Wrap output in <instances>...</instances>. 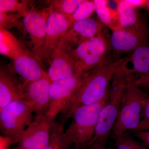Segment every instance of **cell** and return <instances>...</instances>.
I'll list each match as a JSON object with an SVG mask.
<instances>
[{"mask_svg": "<svg viewBox=\"0 0 149 149\" xmlns=\"http://www.w3.org/2000/svg\"><path fill=\"white\" fill-rule=\"evenodd\" d=\"M149 119V96L144 102L142 113L141 120H146Z\"/></svg>", "mask_w": 149, "mask_h": 149, "instance_id": "f546056e", "label": "cell"}, {"mask_svg": "<svg viewBox=\"0 0 149 149\" xmlns=\"http://www.w3.org/2000/svg\"><path fill=\"white\" fill-rule=\"evenodd\" d=\"M17 143L14 139L9 136H0V149H9L13 144Z\"/></svg>", "mask_w": 149, "mask_h": 149, "instance_id": "83f0119b", "label": "cell"}, {"mask_svg": "<svg viewBox=\"0 0 149 149\" xmlns=\"http://www.w3.org/2000/svg\"><path fill=\"white\" fill-rule=\"evenodd\" d=\"M142 8L144 9L149 12V0H146V2Z\"/></svg>", "mask_w": 149, "mask_h": 149, "instance_id": "836d02e7", "label": "cell"}, {"mask_svg": "<svg viewBox=\"0 0 149 149\" xmlns=\"http://www.w3.org/2000/svg\"><path fill=\"white\" fill-rule=\"evenodd\" d=\"M116 5L119 29L128 28L136 25L142 17L136 8L127 0L114 1Z\"/></svg>", "mask_w": 149, "mask_h": 149, "instance_id": "ac0fdd59", "label": "cell"}, {"mask_svg": "<svg viewBox=\"0 0 149 149\" xmlns=\"http://www.w3.org/2000/svg\"><path fill=\"white\" fill-rule=\"evenodd\" d=\"M133 134L146 147H149V130L133 131Z\"/></svg>", "mask_w": 149, "mask_h": 149, "instance_id": "4316f807", "label": "cell"}, {"mask_svg": "<svg viewBox=\"0 0 149 149\" xmlns=\"http://www.w3.org/2000/svg\"><path fill=\"white\" fill-rule=\"evenodd\" d=\"M149 30L143 18L132 27L112 32L110 36L112 58L118 60L142 46L148 44Z\"/></svg>", "mask_w": 149, "mask_h": 149, "instance_id": "8992f818", "label": "cell"}, {"mask_svg": "<svg viewBox=\"0 0 149 149\" xmlns=\"http://www.w3.org/2000/svg\"><path fill=\"white\" fill-rule=\"evenodd\" d=\"M118 65L126 74L128 81L149 74V44L142 46L118 59Z\"/></svg>", "mask_w": 149, "mask_h": 149, "instance_id": "4fadbf2b", "label": "cell"}, {"mask_svg": "<svg viewBox=\"0 0 149 149\" xmlns=\"http://www.w3.org/2000/svg\"><path fill=\"white\" fill-rule=\"evenodd\" d=\"M83 0H54L51 1L55 10L68 18L75 12Z\"/></svg>", "mask_w": 149, "mask_h": 149, "instance_id": "cb8c5ba5", "label": "cell"}, {"mask_svg": "<svg viewBox=\"0 0 149 149\" xmlns=\"http://www.w3.org/2000/svg\"><path fill=\"white\" fill-rule=\"evenodd\" d=\"M148 96L133 82L128 81L117 120L112 130L114 136L128 130L133 131L137 128L141 121L144 102Z\"/></svg>", "mask_w": 149, "mask_h": 149, "instance_id": "5b68a950", "label": "cell"}, {"mask_svg": "<svg viewBox=\"0 0 149 149\" xmlns=\"http://www.w3.org/2000/svg\"><path fill=\"white\" fill-rule=\"evenodd\" d=\"M25 49L24 45L7 29L0 25V52L11 60Z\"/></svg>", "mask_w": 149, "mask_h": 149, "instance_id": "ffe728a7", "label": "cell"}, {"mask_svg": "<svg viewBox=\"0 0 149 149\" xmlns=\"http://www.w3.org/2000/svg\"><path fill=\"white\" fill-rule=\"evenodd\" d=\"M88 149H108L107 148L104 146H94L90 147Z\"/></svg>", "mask_w": 149, "mask_h": 149, "instance_id": "d6a6232c", "label": "cell"}, {"mask_svg": "<svg viewBox=\"0 0 149 149\" xmlns=\"http://www.w3.org/2000/svg\"><path fill=\"white\" fill-rule=\"evenodd\" d=\"M65 124L59 121L54 123L49 140L45 149H70L73 146L65 133Z\"/></svg>", "mask_w": 149, "mask_h": 149, "instance_id": "44dd1931", "label": "cell"}, {"mask_svg": "<svg viewBox=\"0 0 149 149\" xmlns=\"http://www.w3.org/2000/svg\"><path fill=\"white\" fill-rule=\"evenodd\" d=\"M95 12L97 18L112 32L119 29L117 10L111 8L107 0H94Z\"/></svg>", "mask_w": 149, "mask_h": 149, "instance_id": "d6986e66", "label": "cell"}, {"mask_svg": "<svg viewBox=\"0 0 149 149\" xmlns=\"http://www.w3.org/2000/svg\"><path fill=\"white\" fill-rule=\"evenodd\" d=\"M106 27L98 36L73 48L70 54L77 72H86L106 64L112 60L110 36Z\"/></svg>", "mask_w": 149, "mask_h": 149, "instance_id": "3957f363", "label": "cell"}, {"mask_svg": "<svg viewBox=\"0 0 149 149\" xmlns=\"http://www.w3.org/2000/svg\"><path fill=\"white\" fill-rule=\"evenodd\" d=\"M12 149H25L23 148H21V147H19V146H18L15 147V148H14Z\"/></svg>", "mask_w": 149, "mask_h": 149, "instance_id": "e575fe53", "label": "cell"}, {"mask_svg": "<svg viewBox=\"0 0 149 149\" xmlns=\"http://www.w3.org/2000/svg\"><path fill=\"white\" fill-rule=\"evenodd\" d=\"M107 97L98 103L81 107L72 113V121L65 130V133L74 149L87 148L92 141L100 111Z\"/></svg>", "mask_w": 149, "mask_h": 149, "instance_id": "277c9868", "label": "cell"}, {"mask_svg": "<svg viewBox=\"0 0 149 149\" xmlns=\"http://www.w3.org/2000/svg\"><path fill=\"white\" fill-rule=\"evenodd\" d=\"M22 83L10 68L1 67L0 110L15 101H22Z\"/></svg>", "mask_w": 149, "mask_h": 149, "instance_id": "e0dca14e", "label": "cell"}, {"mask_svg": "<svg viewBox=\"0 0 149 149\" xmlns=\"http://www.w3.org/2000/svg\"><path fill=\"white\" fill-rule=\"evenodd\" d=\"M55 122L46 115H35L20 136L18 146L25 149H45L49 140Z\"/></svg>", "mask_w": 149, "mask_h": 149, "instance_id": "30bf717a", "label": "cell"}, {"mask_svg": "<svg viewBox=\"0 0 149 149\" xmlns=\"http://www.w3.org/2000/svg\"><path fill=\"white\" fill-rule=\"evenodd\" d=\"M51 83L47 74L34 82L22 83V102L32 109L35 115H45L47 111Z\"/></svg>", "mask_w": 149, "mask_h": 149, "instance_id": "8fae6325", "label": "cell"}, {"mask_svg": "<svg viewBox=\"0 0 149 149\" xmlns=\"http://www.w3.org/2000/svg\"><path fill=\"white\" fill-rule=\"evenodd\" d=\"M70 48L65 36L52 52L49 59L50 66L47 72L52 83L71 77L78 73L70 57Z\"/></svg>", "mask_w": 149, "mask_h": 149, "instance_id": "7c38bea8", "label": "cell"}, {"mask_svg": "<svg viewBox=\"0 0 149 149\" xmlns=\"http://www.w3.org/2000/svg\"><path fill=\"white\" fill-rule=\"evenodd\" d=\"M52 7L46 25L44 57L49 61L52 52L71 27L68 19Z\"/></svg>", "mask_w": 149, "mask_h": 149, "instance_id": "5bb4252c", "label": "cell"}, {"mask_svg": "<svg viewBox=\"0 0 149 149\" xmlns=\"http://www.w3.org/2000/svg\"><path fill=\"white\" fill-rule=\"evenodd\" d=\"M34 113L22 101H15L0 110L1 135L14 139L17 143L34 119Z\"/></svg>", "mask_w": 149, "mask_h": 149, "instance_id": "52a82bcc", "label": "cell"}, {"mask_svg": "<svg viewBox=\"0 0 149 149\" xmlns=\"http://www.w3.org/2000/svg\"><path fill=\"white\" fill-rule=\"evenodd\" d=\"M28 1L0 0V12L18 14L22 17L29 11Z\"/></svg>", "mask_w": 149, "mask_h": 149, "instance_id": "7402d4cb", "label": "cell"}, {"mask_svg": "<svg viewBox=\"0 0 149 149\" xmlns=\"http://www.w3.org/2000/svg\"><path fill=\"white\" fill-rule=\"evenodd\" d=\"M87 72H78L71 77L51 83L50 88V103L45 114L48 118L55 121L72 100L82 85Z\"/></svg>", "mask_w": 149, "mask_h": 149, "instance_id": "ba28073f", "label": "cell"}, {"mask_svg": "<svg viewBox=\"0 0 149 149\" xmlns=\"http://www.w3.org/2000/svg\"><path fill=\"white\" fill-rule=\"evenodd\" d=\"M131 5L137 8H143L146 0H127Z\"/></svg>", "mask_w": 149, "mask_h": 149, "instance_id": "1f68e13d", "label": "cell"}, {"mask_svg": "<svg viewBox=\"0 0 149 149\" xmlns=\"http://www.w3.org/2000/svg\"><path fill=\"white\" fill-rule=\"evenodd\" d=\"M149 130V119L141 120L139 126L133 131H147Z\"/></svg>", "mask_w": 149, "mask_h": 149, "instance_id": "4dcf8cb0", "label": "cell"}, {"mask_svg": "<svg viewBox=\"0 0 149 149\" xmlns=\"http://www.w3.org/2000/svg\"><path fill=\"white\" fill-rule=\"evenodd\" d=\"M22 17L18 14L0 12V25L7 29L13 27H19L17 19Z\"/></svg>", "mask_w": 149, "mask_h": 149, "instance_id": "484cf974", "label": "cell"}, {"mask_svg": "<svg viewBox=\"0 0 149 149\" xmlns=\"http://www.w3.org/2000/svg\"><path fill=\"white\" fill-rule=\"evenodd\" d=\"M114 137V145L116 149H147L143 144L128 135L127 132Z\"/></svg>", "mask_w": 149, "mask_h": 149, "instance_id": "d4e9b609", "label": "cell"}, {"mask_svg": "<svg viewBox=\"0 0 149 149\" xmlns=\"http://www.w3.org/2000/svg\"><path fill=\"white\" fill-rule=\"evenodd\" d=\"M95 12V6L93 1L83 0V2L80 4L74 14L68 18L71 27L72 24L76 22L91 18Z\"/></svg>", "mask_w": 149, "mask_h": 149, "instance_id": "603a6c76", "label": "cell"}, {"mask_svg": "<svg viewBox=\"0 0 149 149\" xmlns=\"http://www.w3.org/2000/svg\"><path fill=\"white\" fill-rule=\"evenodd\" d=\"M128 85L126 74L118 63L112 77L107 99L102 108L97 123L95 135L87 148L94 146H105L120 111L123 97Z\"/></svg>", "mask_w": 149, "mask_h": 149, "instance_id": "7a4b0ae2", "label": "cell"}, {"mask_svg": "<svg viewBox=\"0 0 149 149\" xmlns=\"http://www.w3.org/2000/svg\"><path fill=\"white\" fill-rule=\"evenodd\" d=\"M52 6L42 10L31 9L23 17L22 25L30 39L31 53L42 66L45 59L46 25Z\"/></svg>", "mask_w": 149, "mask_h": 149, "instance_id": "9c48e42d", "label": "cell"}, {"mask_svg": "<svg viewBox=\"0 0 149 149\" xmlns=\"http://www.w3.org/2000/svg\"><path fill=\"white\" fill-rule=\"evenodd\" d=\"M12 61L13 65L11 69L24 83L34 82L47 74L33 54L26 48Z\"/></svg>", "mask_w": 149, "mask_h": 149, "instance_id": "9a60e30c", "label": "cell"}, {"mask_svg": "<svg viewBox=\"0 0 149 149\" xmlns=\"http://www.w3.org/2000/svg\"><path fill=\"white\" fill-rule=\"evenodd\" d=\"M133 83L141 88L149 89V74L135 80Z\"/></svg>", "mask_w": 149, "mask_h": 149, "instance_id": "f1b7e54d", "label": "cell"}, {"mask_svg": "<svg viewBox=\"0 0 149 149\" xmlns=\"http://www.w3.org/2000/svg\"><path fill=\"white\" fill-rule=\"evenodd\" d=\"M105 26L98 19L91 17L76 22L72 24L65 35L68 44L72 49L100 34Z\"/></svg>", "mask_w": 149, "mask_h": 149, "instance_id": "2e32d148", "label": "cell"}, {"mask_svg": "<svg viewBox=\"0 0 149 149\" xmlns=\"http://www.w3.org/2000/svg\"><path fill=\"white\" fill-rule=\"evenodd\" d=\"M118 63V60L112 59L87 72L83 84L60 114V121L65 123L77 109L98 103L107 97Z\"/></svg>", "mask_w": 149, "mask_h": 149, "instance_id": "6da1fadb", "label": "cell"}]
</instances>
